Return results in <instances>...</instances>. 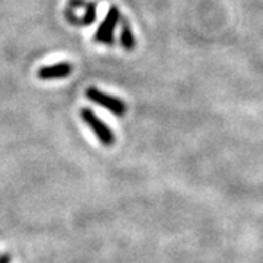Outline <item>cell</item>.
<instances>
[{
	"label": "cell",
	"mask_w": 263,
	"mask_h": 263,
	"mask_svg": "<svg viewBox=\"0 0 263 263\" xmlns=\"http://www.w3.org/2000/svg\"><path fill=\"white\" fill-rule=\"evenodd\" d=\"M65 18L70 25L75 27L92 25L97 19V5L89 0H69Z\"/></svg>",
	"instance_id": "1"
},
{
	"label": "cell",
	"mask_w": 263,
	"mask_h": 263,
	"mask_svg": "<svg viewBox=\"0 0 263 263\" xmlns=\"http://www.w3.org/2000/svg\"><path fill=\"white\" fill-rule=\"evenodd\" d=\"M120 44L124 50L132 51L136 47V38L133 35V31L130 28V24L127 19L123 18L122 21V32H120Z\"/></svg>",
	"instance_id": "6"
},
{
	"label": "cell",
	"mask_w": 263,
	"mask_h": 263,
	"mask_svg": "<svg viewBox=\"0 0 263 263\" xmlns=\"http://www.w3.org/2000/svg\"><path fill=\"white\" fill-rule=\"evenodd\" d=\"M12 262V256L9 253L0 254V263H10Z\"/></svg>",
	"instance_id": "7"
},
{
	"label": "cell",
	"mask_w": 263,
	"mask_h": 263,
	"mask_svg": "<svg viewBox=\"0 0 263 263\" xmlns=\"http://www.w3.org/2000/svg\"><path fill=\"white\" fill-rule=\"evenodd\" d=\"M85 95H86L88 100H91L92 103L101 105L105 110L111 111L117 117H123L124 114L127 113V105H126V103L123 100L117 98V97H113V95L110 94H105V92L100 91L95 86H89L86 89Z\"/></svg>",
	"instance_id": "3"
},
{
	"label": "cell",
	"mask_w": 263,
	"mask_h": 263,
	"mask_svg": "<svg viewBox=\"0 0 263 263\" xmlns=\"http://www.w3.org/2000/svg\"><path fill=\"white\" fill-rule=\"evenodd\" d=\"M122 18L120 10L117 6H110V9L107 12V16L104 18L101 25L98 27L95 32L94 40L97 43H103L107 46H113L114 43V31L119 24V21Z\"/></svg>",
	"instance_id": "4"
},
{
	"label": "cell",
	"mask_w": 263,
	"mask_h": 263,
	"mask_svg": "<svg viewBox=\"0 0 263 263\" xmlns=\"http://www.w3.org/2000/svg\"><path fill=\"white\" fill-rule=\"evenodd\" d=\"M73 72V66L69 62H60L56 65H48L41 67L38 70V78L43 81H51V79H63L67 78Z\"/></svg>",
	"instance_id": "5"
},
{
	"label": "cell",
	"mask_w": 263,
	"mask_h": 263,
	"mask_svg": "<svg viewBox=\"0 0 263 263\" xmlns=\"http://www.w3.org/2000/svg\"><path fill=\"white\" fill-rule=\"evenodd\" d=\"M81 119L84 120V123L88 127H91V130L94 132L97 139L101 142L103 145H105V146L114 145V142H116L114 132L91 108H81Z\"/></svg>",
	"instance_id": "2"
}]
</instances>
